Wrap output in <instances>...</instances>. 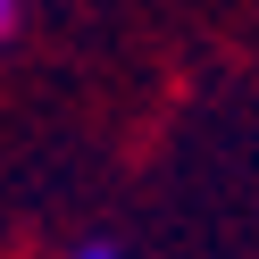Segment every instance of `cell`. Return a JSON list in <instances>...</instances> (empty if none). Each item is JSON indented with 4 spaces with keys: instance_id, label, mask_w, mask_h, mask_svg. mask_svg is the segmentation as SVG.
<instances>
[{
    "instance_id": "obj_1",
    "label": "cell",
    "mask_w": 259,
    "mask_h": 259,
    "mask_svg": "<svg viewBox=\"0 0 259 259\" xmlns=\"http://www.w3.org/2000/svg\"><path fill=\"white\" fill-rule=\"evenodd\" d=\"M75 259H117V251H109V242H84V251H75Z\"/></svg>"
},
{
    "instance_id": "obj_2",
    "label": "cell",
    "mask_w": 259,
    "mask_h": 259,
    "mask_svg": "<svg viewBox=\"0 0 259 259\" xmlns=\"http://www.w3.org/2000/svg\"><path fill=\"white\" fill-rule=\"evenodd\" d=\"M9 17H17V0H0V34H9Z\"/></svg>"
}]
</instances>
